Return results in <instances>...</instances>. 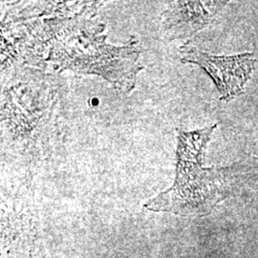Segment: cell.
I'll list each match as a JSON object with an SVG mask.
<instances>
[{"label": "cell", "instance_id": "1", "mask_svg": "<svg viewBox=\"0 0 258 258\" xmlns=\"http://www.w3.org/2000/svg\"><path fill=\"white\" fill-rule=\"evenodd\" d=\"M216 124L186 132L176 129L177 166L175 181L166 191L145 204L152 212L181 216H204L226 197L230 168L204 167L203 157Z\"/></svg>", "mask_w": 258, "mask_h": 258}, {"label": "cell", "instance_id": "2", "mask_svg": "<svg viewBox=\"0 0 258 258\" xmlns=\"http://www.w3.org/2000/svg\"><path fill=\"white\" fill-rule=\"evenodd\" d=\"M181 61L194 63L211 76L220 93V100L229 102L244 93V86L253 71L256 59L251 53L214 55L200 51L187 42L180 49Z\"/></svg>", "mask_w": 258, "mask_h": 258}, {"label": "cell", "instance_id": "3", "mask_svg": "<svg viewBox=\"0 0 258 258\" xmlns=\"http://www.w3.org/2000/svg\"><path fill=\"white\" fill-rule=\"evenodd\" d=\"M227 1H174L162 14L165 38L190 37L210 25Z\"/></svg>", "mask_w": 258, "mask_h": 258}]
</instances>
